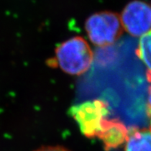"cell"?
I'll use <instances>...</instances> for the list:
<instances>
[{"label":"cell","instance_id":"obj_3","mask_svg":"<svg viewBox=\"0 0 151 151\" xmlns=\"http://www.w3.org/2000/svg\"><path fill=\"white\" fill-rule=\"evenodd\" d=\"M70 113L84 137L94 138L98 137L102 123L109 114V105L100 99L90 100L73 106Z\"/></svg>","mask_w":151,"mask_h":151},{"label":"cell","instance_id":"obj_7","mask_svg":"<svg viewBox=\"0 0 151 151\" xmlns=\"http://www.w3.org/2000/svg\"><path fill=\"white\" fill-rule=\"evenodd\" d=\"M150 32L144 34L139 37L138 49L137 53L138 57L141 60L147 70H150Z\"/></svg>","mask_w":151,"mask_h":151},{"label":"cell","instance_id":"obj_1","mask_svg":"<svg viewBox=\"0 0 151 151\" xmlns=\"http://www.w3.org/2000/svg\"><path fill=\"white\" fill-rule=\"evenodd\" d=\"M56 56L51 66H58L68 75L80 76L91 66L93 53L87 41L81 36H75L57 46Z\"/></svg>","mask_w":151,"mask_h":151},{"label":"cell","instance_id":"obj_8","mask_svg":"<svg viewBox=\"0 0 151 151\" xmlns=\"http://www.w3.org/2000/svg\"><path fill=\"white\" fill-rule=\"evenodd\" d=\"M34 151H70L63 146H45Z\"/></svg>","mask_w":151,"mask_h":151},{"label":"cell","instance_id":"obj_6","mask_svg":"<svg viewBox=\"0 0 151 151\" xmlns=\"http://www.w3.org/2000/svg\"><path fill=\"white\" fill-rule=\"evenodd\" d=\"M150 129L133 127L129 129L124 151H151Z\"/></svg>","mask_w":151,"mask_h":151},{"label":"cell","instance_id":"obj_4","mask_svg":"<svg viewBox=\"0 0 151 151\" xmlns=\"http://www.w3.org/2000/svg\"><path fill=\"white\" fill-rule=\"evenodd\" d=\"M122 27L134 37L150 32L151 9L148 3L139 0L129 2L119 16Z\"/></svg>","mask_w":151,"mask_h":151},{"label":"cell","instance_id":"obj_5","mask_svg":"<svg viewBox=\"0 0 151 151\" xmlns=\"http://www.w3.org/2000/svg\"><path fill=\"white\" fill-rule=\"evenodd\" d=\"M129 129L119 119H104L97 138L104 144L106 151L116 149L125 143Z\"/></svg>","mask_w":151,"mask_h":151},{"label":"cell","instance_id":"obj_2","mask_svg":"<svg viewBox=\"0 0 151 151\" xmlns=\"http://www.w3.org/2000/svg\"><path fill=\"white\" fill-rule=\"evenodd\" d=\"M85 29L92 43L99 47L113 45L123 31L119 15L109 11L91 15L86 21Z\"/></svg>","mask_w":151,"mask_h":151}]
</instances>
